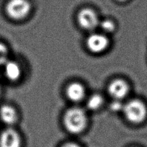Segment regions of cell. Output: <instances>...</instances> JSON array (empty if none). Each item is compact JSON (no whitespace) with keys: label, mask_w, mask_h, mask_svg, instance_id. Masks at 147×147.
<instances>
[{"label":"cell","mask_w":147,"mask_h":147,"mask_svg":"<svg viewBox=\"0 0 147 147\" xmlns=\"http://www.w3.org/2000/svg\"><path fill=\"white\" fill-rule=\"evenodd\" d=\"M88 123L86 111L80 107L67 109L63 116V123L66 130L73 134H78L84 131Z\"/></svg>","instance_id":"obj_1"},{"label":"cell","mask_w":147,"mask_h":147,"mask_svg":"<svg viewBox=\"0 0 147 147\" xmlns=\"http://www.w3.org/2000/svg\"><path fill=\"white\" fill-rule=\"evenodd\" d=\"M123 113L128 121L134 124H139L147 118V107L139 99H132L123 106Z\"/></svg>","instance_id":"obj_2"},{"label":"cell","mask_w":147,"mask_h":147,"mask_svg":"<svg viewBox=\"0 0 147 147\" xmlns=\"http://www.w3.org/2000/svg\"><path fill=\"white\" fill-rule=\"evenodd\" d=\"M31 9V4L28 0H9L5 6L8 17L17 21L27 18Z\"/></svg>","instance_id":"obj_3"},{"label":"cell","mask_w":147,"mask_h":147,"mask_svg":"<svg viewBox=\"0 0 147 147\" xmlns=\"http://www.w3.org/2000/svg\"><path fill=\"white\" fill-rule=\"evenodd\" d=\"M77 21L82 29L92 31L99 26L100 20L97 13L90 8H83L78 12Z\"/></svg>","instance_id":"obj_4"},{"label":"cell","mask_w":147,"mask_h":147,"mask_svg":"<svg viewBox=\"0 0 147 147\" xmlns=\"http://www.w3.org/2000/svg\"><path fill=\"white\" fill-rule=\"evenodd\" d=\"M88 50L94 54H100L106 51L109 47L110 41L107 36L102 33H92L86 40Z\"/></svg>","instance_id":"obj_5"},{"label":"cell","mask_w":147,"mask_h":147,"mask_svg":"<svg viewBox=\"0 0 147 147\" xmlns=\"http://www.w3.org/2000/svg\"><path fill=\"white\" fill-rule=\"evenodd\" d=\"M130 86L123 79L113 80L108 86V93L113 100H122L129 95Z\"/></svg>","instance_id":"obj_6"},{"label":"cell","mask_w":147,"mask_h":147,"mask_svg":"<svg viewBox=\"0 0 147 147\" xmlns=\"http://www.w3.org/2000/svg\"><path fill=\"white\" fill-rule=\"evenodd\" d=\"M21 137L11 128L3 131L0 134V147H21Z\"/></svg>","instance_id":"obj_7"},{"label":"cell","mask_w":147,"mask_h":147,"mask_svg":"<svg viewBox=\"0 0 147 147\" xmlns=\"http://www.w3.org/2000/svg\"><path fill=\"white\" fill-rule=\"evenodd\" d=\"M65 93L69 100L78 103L86 98V90L83 84L78 82H73L67 86Z\"/></svg>","instance_id":"obj_8"},{"label":"cell","mask_w":147,"mask_h":147,"mask_svg":"<svg viewBox=\"0 0 147 147\" xmlns=\"http://www.w3.org/2000/svg\"><path fill=\"white\" fill-rule=\"evenodd\" d=\"M4 71L6 78L12 82L20 80L22 75V69L17 62L7 60L4 65Z\"/></svg>","instance_id":"obj_9"},{"label":"cell","mask_w":147,"mask_h":147,"mask_svg":"<svg viewBox=\"0 0 147 147\" xmlns=\"http://www.w3.org/2000/svg\"><path fill=\"white\" fill-rule=\"evenodd\" d=\"M0 119L9 126L14 124L18 119L17 110L10 105H3L0 107Z\"/></svg>","instance_id":"obj_10"},{"label":"cell","mask_w":147,"mask_h":147,"mask_svg":"<svg viewBox=\"0 0 147 147\" xmlns=\"http://www.w3.org/2000/svg\"><path fill=\"white\" fill-rule=\"evenodd\" d=\"M103 103H104V99L103 96L98 93H94L88 98L86 106L88 110L95 111L100 109L103 106Z\"/></svg>","instance_id":"obj_11"},{"label":"cell","mask_w":147,"mask_h":147,"mask_svg":"<svg viewBox=\"0 0 147 147\" xmlns=\"http://www.w3.org/2000/svg\"><path fill=\"white\" fill-rule=\"evenodd\" d=\"M99 26L101 28V30H103V32H104L106 34L113 33L116 30V24H115L113 20H109V19L100 22Z\"/></svg>","instance_id":"obj_12"},{"label":"cell","mask_w":147,"mask_h":147,"mask_svg":"<svg viewBox=\"0 0 147 147\" xmlns=\"http://www.w3.org/2000/svg\"><path fill=\"white\" fill-rule=\"evenodd\" d=\"M9 50L7 46L4 43L0 42V67L4 66V65L8 60Z\"/></svg>","instance_id":"obj_13"},{"label":"cell","mask_w":147,"mask_h":147,"mask_svg":"<svg viewBox=\"0 0 147 147\" xmlns=\"http://www.w3.org/2000/svg\"><path fill=\"white\" fill-rule=\"evenodd\" d=\"M123 104L121 100H113V102H111L110 104V109L111 111L113 112H119L122 111L123 109Z\"/></svg>","instance_id":"obj_14"},{"label":"cell","mask_w":147,"mask_h":147,"mask_svg":"<svg viewBox=\"0 0 147 147\" xmlns=\"http://www.w3.org/2000/svg\"><path fill=\"white\" fill-rule=\"evenodd\" d=\"M62 147H80L79 145H78L76 143H72V142H70V143H67L65 144H64Z\"/></svg>","instance_id":"obj_15"},{"label":"cell","mask_w":147,"mask_h":147,"mask_svg":"<svg viewBox=\"0 0 147 147\" xmlns=\"http://www.w3.org/2000/svg\"><path fill=\"white\" fill-rule=\"evenodd\" d=\"M119 2H125V1H127L128 0H117Z\"/></svg>","instance_id":"obj_16"},{"label":"cell","mask_w":147,"mask_h":147,"mask_svg":"<svg viewBox=\"0 0 147 147\" xmlns=\"http://www.w3.org/2000/svg\"><path fill=\"white\" fill-rule=\"evenodd\" d=\"M1 88H0V95H1Z\"/></svg>","instance_id":"obj_17"}]
</instances>
